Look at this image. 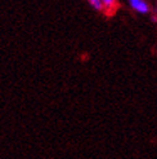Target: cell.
Here are the masks:
<instances>
[{
	"mask_svg": "<svg viewBox=\"0 0 157 159\" xmlns=\"http://www.w3.org/2000/svg\"><path fill=\"white\" fill-rule=\"evenodd\" d=\"M129 3H130L133 9L137 11L138 13L147 14L150 12V5H148L144 0H129Z\"/></svg>",
	"mask_w": 157,
	"mask_h": 159,
	"instance_id": "cell-1",
	"label": "cell"
},
{
	"mask_svg": "<svg viewBox=\"0 0 157 159\" xmlns=\"http://www.w3.org/2000/svg\"><path fill=\"white\" fill-rule=\"evenodd\" d=\"M100 2L104 7L106 14H113L115 11L117 9V5H119L117 0H100Z\"/></svg>",
	"mask_w": 157,
	"mask_h": 159,
	"instance_id": "cell-2",
	"label": "cell"
},
{
	"mask_svg": "<svg viewBox=\"0 0 157 159\" xmlns=\"http://www.w3.org/2000/svg\"><path fill=\"white\" fill-rule=\"evenodd\" d=\"M86 2H88L95 11H98V12H104V7H103V4H102L100 0H86Z\"/></svg>",
	"mask_w": 157,
	"mask_h": 159,
	"instance_id": "cell-3",
	"label": "cell"
}]
</instances>
